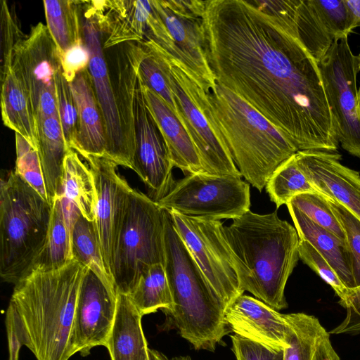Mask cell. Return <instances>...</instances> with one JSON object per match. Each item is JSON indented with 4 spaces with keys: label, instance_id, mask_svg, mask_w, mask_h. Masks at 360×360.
Here are the masks:
<instances>
[{
    "label": "cell",
    "instance_id": "6da1fadb",
    "mask_svg": "<svg viewBox=\"0 0 360 360\" xmlns=\"http://www.w3.org/2000/svg\"><path fill=\"white\" fill-rule=\"evenodd\" d=\"M298 1L271 13L250 1H207L204 48L217 83L277 127L298 151H337L319 64L299 37Z\"/></svg>",
    "mask_w": 360,
    "mask_h": 360
},
{
    "label": "cell",
    "instance_id": "7a4b0ae2",
    "mask_svg": "<svg viewBox=\"0 0 360 360\" xmlns=\"http://www.w3.org/2000/svg\"><path fill=\"white\" fill-rule=\"evenodd\" d=\"M87 268L72 259L54 271H33L15 285L8 318L37 360H69L77 295Z\"/></svg>",
    "mask_w": 360,
    "mask_h": 360
},
{
    "label": "cell",
    "instance_id": "3957f363",
    "mask_svg": "<svg viewBox=\"0 0 360 360\" xmlns=\"http://www.w3.org/2000/svg\"><path fill=\"white\" fill-rule=\"evenodd\" d=\"M241 290L280 311L288 307L285 288L300 259L296 229L277 211L249 210L222 228Z\"/></svg>",
    "mask_w": 360,
    "mask_h": 360
},
{
    "label": "cell",
    "instance_id": "277c9868",
    "mask_svg": "<svg viewBox=\"0 0 360 360\" xmlns=\"http://www.w3.org/2000/svg\"><path fill=\"white\" fill-rule=\"evenodd\" d=\"M207 103L241 176L262 191L275 170L298 150L260 112L218 83L207 92Z\"/></svg>",
    "mask_w": 360,
    "mask_h": 360
},
{
    "label": "cell",
    "instance_id": "5b68a950",
    "mask_svg": "<svg viewBox=\"0 0 360 360\" xmlns=\"http://www.w3.org/2000/svg\"><path fill=\"white\" fill-rule=\"evenodd\" d=\"M165 262L174 309L169 313L180 335L196 350L214 352L229 332L226 305L210 285L165 210Z\"/></svg>",
    "mask_w": 360,
    "mask_h": 360
},
{
    "label": "cell",
    "instance_id": "8992f818",
    "mask_svg": "<svg viewBox=\"0 0 360 360\" xmlns=\"http://www.w3.org/2000/svg\"><path fill=\"white\" fill-rule=\"evenodd\" d=\"M51 205L15 171L0 184V275L15 285L43 248Z\"/></svg>",
    "mask_w": 360,
    "mask_h": 360
},
{
    "label": "cell",
    "instance_id": "52a82bcc",
    "mask_svg": "<svg viewBox=\"0 0 360 360\" xmlns=\"http://www.w3.org/2000/svg\"><path fill=\"white\" fill-rule=\"evenodd\" d=\"M155 44L169 70L172 89L179 106V120L188 131L205 172L241 177L221 131L210 116L209 90L184 62Z\"/></svg>",
    "mask_w": 360,
    "mask_h": 360
},
{
    "label": "cell",
    "instance_id": "ba28073f",
    "mask_svg": "<svg viewBox=\"0 0 360 360\" xmlns=\"http://www.w3.org/2000/svg\"><path fill=\"white\" fill-rule=\"evenodd\" d=\"M165 210L133 190L114 252L111 275L117 293L129 295L152 265L165 262Z\"/></svg>",
    "mask_w": 360,
    "mask_h": 360
},
{
    "label": "cell",
    "instance_id": "9c48e42d",
    "mask_svg": "<svg viewBox=\"0 0 360 360\" xmlns=\"http://www.w3.org/2000/svg\"><path fill=\"white\" fill-rule=\"evenodd\" d=\"M156 202L164 210L186 216L234 219L250 210V185L232 175L188 174L175 181L167 194Z\"/></svg>",
    "mask_w": 360,
    "mask_h": 360
},
{
    "label": "cell",
    "instance_id": "30bf717a",
    "mask_svg": "<svg viewBox=\"0 0 360 360\" xmlns=\"http://www.w3.org/2000/svg\"><path fill=\"white\" fill-rule=\"evenodd\" d=\"M318 64L338 141L349 154L360 158L359 59L350 49L348 37L335 40Z\"/></svg>",
    "mask_w": 360,
    "mask_h": 360
},
{
    "label": "cell",
    "instance_id": "8fae6325",
    "mask_svg": "<svg viewBox=\"0 0 360 360\" xmlns=\"http://www.w3.org/2000/svg\"><path fill=\"white\" fill-rule=\"evenodd\" d=\"M169 212L175 229L192 257L227 307L243 294V291L233 257L223 234L224 224L219 220Z\"/></svg>",
    "mask_w": 360,
    "mask_h": 360
},
{
    "label": "cell",
    "instance_id": "7c38bea8",
    "mask_svg": "<svg viewBox=\"0 0 360 360\" xmlns=\"http://www.w3.org/2000/svg\"><path fill=\"white\" fill-rule=\"evenodd\" d=\"M13 66L18 69L23 77L37 119L58 115L56 77L62 70L61 58L46 25L38 22L18 44Z\"/></svg>",
    "mask_w": 360,
    "mask_h": 360
},
{
    "label": "cell",
    "instance_id": "4fadbf2b",
    "mask_svg": "<svg viewBox=\"0 0 360 360\" xmlns=\"http://www.w3.org/2000/svg\"><path fill=\"white\" fill-rule=\"evenodd\" d=\"M137 73V72H136ZM135 152L133 169L148 188V197L157 202L172 188L174 165L162 135L152 116L137 79L131 97Z\"/></svg>",
    "mask_w": 360,
    "mask_h": 360
},
{
    "label": "cell",
    "instance_id": "5bb4252c",
    "mask_svg": "<svg viewBox=\"0 0 360 360\" xmlns=\"http://www.w3.org/2000/svg\"><path fill=\"white\" fill-rule=\"evenodd\" d=\"M82 158L94 176L97 195L94 224L106 269L112 278L113 255L134 189L117 172V165L108 158Z\"/></svg>",
    "mask_w": 360,
    "mask_h": 360
},
{
    "label": "cell",
    "instance_id": "9a60e30c",
    "mask_svg": "<svg viewBox=\"0 0 360 360\" xmlns=\"http://www.w3.org/2000/svg\"><path fill=\"white\" fill-rule=\"evenodd\" d=\"M117 292L86 269L79 290L70 345L72 354L87 355L106 346L115 321Z\"/></svg>",
    "mask_w": 360,
    "mask_h": 360
},
{
    "label": "cell",
    "instance_id": "2e32d148",
    "mask_svg": "<svg viewBox=\"0 0 360 360\" xmlns=\"http://www.w3.org/2000/svg\"><path fill=\"white\" fill-rule=\"evenodd\" d=\"M84 42L90 53L89 70L101 110L107 136V158L117 166L133 169L134 156L127 145L115 89L105 60L103 37L94 20L84 13Z\"/></svg>",
    "mask_w": 360,
    "mask_h": 360
},
{
    "label": "cell",
    "instance_id": "e0dca14e",
    "mask_svg": "<svg viewBox=\"0 0 360 360\" xmlns=\"http://www.w3.org/2000/svg\"><path fill=\"white\" fill-rule=\"evenodd\" d=\"M299 167L317 191L349 210L360 219V174L341 164L337 151L300 150Z\"/></svg>",
    "mask_w": 360,
    "mask_h": 360
},
{
    "label": "cell",
    "instance_id": "ac0fdd59",
    "mask_svg": "<svg viewBox=\"0 0 360 360\" xmlns=\"http://www.w3.org/2000/svg\"><path fill=\"white\" fill-rule=\"evenodd\" d=\"M296 25L301 41L318 63L335 40L352 31L345 0H299Z\"/></svg>",
    "mask_w": 360,
    "mask_h": 360
},
{
    "label": "cell",
    "instance_id": "d6986e66",
    "mask_svg": "<svg viewBox=\"0 0 360 360\" xmlns=\"http://www.w3.org/2000/svg\"><path fill=\"white\" fill-rule=\"evenodd\" d=\"M82 8L96 25L106 49L143 41L153 6L151 0H94L82 1Z\"/></svg>",
    "mask_w": 360,
    "mask_h": 360
},
{
    "label": "cell",
    "instance_id": "ffe728a7",
    "mask_svg": "<svg viewBox=\"0 0 360 360\" xmlns=\"http://www.w3.org/2000/svg\"><path fill=\"white\" fill-rule=\"evenodd\" d=\"M224 319L229 328L240 337L274 349L289 345L284 314L256 297L238 296L226 307Z\"/></svg>",
    "mask_w": 360,
    "mask_h": 360
},
{
    "label": "cell",
    "instance_id": "44dd1931",
    "mask_svg": "<svg viewBox=\"0 0 360 360\" xmlns=\"http://www.w3.org/2000/svg\"><path fill=\"white\" fill-rule=\"evenodd\" d=\"M151 2L172 37L179 59L199 77L207 90L214 88L217 82L204 48L202 18L179 13L166 0Z\"/></svg>",
    "mask_w": 360,
    "mask_h": 360
},
{
    "label": "cell",
    "instance_id": "7402d4cb",
    "mask_svg": "<svg viewBox=\"0 0 360 360\" xmlns=\"http://www.w3.org/2000/svg\"><path fill=\"white\" fill-rule=\"evenodd\" d=\"M77 111V128L72 149L82 157H107V136L89 68L70 83Z\"/></svg>",
    "mask_w": 360,
    "mask_h": 360
},
{
    "label": "cell",
    "instance_id": "603a6c76",
    "mask_svg": "<svg viewBox=\"0 0 360 360\" xmlns=\"http://www.w3.org/2000/svg\"><path fill=\"white\" fill-rule=\"evenodd\" d=\"M141 84L146 104L162 135L174 167L188 174L205 172L188 131L174 111L160 96Z\"/></svg>",
    "mask_w": 360,
    "mask_h": 360
},
{
    "label": "cell",
    "instance_id": "cb8c5ba5",
    "mask_svg": "<svg viewBox=\"0 0 360 360\" xmlns=\"http://www.w3.org/2000/svg\"><path fill=\"white\" fill-rule=\"evenodd\" d=\"M284 316L289 326V345L284 349V360H341L329 332L316 317L301 312Z\"/></svg>",
    "mask_w": 360,
    "mask_h": 360
},
{
    "label": "cell",
    "instance_id": "d4e9b609",
    "mask_svg": "<svg viewBox=\"0 0 360 360\" xmlns=\"http://www.w3.org/2000/svg\"><path fill=\"white\" fill-rule=\"evenodd\" d=\"M142 316L127 295L117 293L116 316L105 346L111 360H150Z\"/></svg>",
    "mask_w": 360,
    "mask_h": 360
},
{
    "label": "cell",
    "instance_id": "484cf974",
    "mask_svg": "<svg viewBox=\"0 0 360 360\" xmlns=\"http://www.w3.org/2000/svg\"><path fill=\"white\" fill-rule=\"evenodd\" d=\"M1 108L5 126L38 148V125L32 98L17 68L1 82Z\"/></svg>",
    "mask_w": 360,
    "mask_h": 360
},
{
    "label": "cell",
    "instance_id": "4316f807",
    "mask_svg": "<svg viewBox=\"0 0 360 360\" xmlns=\"http://www.w3.org/2000/svg\"><path fill=\"white\" fill-rule=\"evenodd\" d=\"M286 205L300 239L309 242L329 262L347 288L354 289L352 259L348 245L292 205Z\"/></svg>",
    "mask_w": 360,
    "mask_h": 360
},
{
    "label": "cell",
    "instance_id": "83f0119b",
    "mask_svg": "<svg viewBox=\"0 0 360 360\" xmlns=\"http://www.w3.org/2000/svg\"><path fill=\"white\" fill-rule=\"evenodd\" d=\"M38 150L49 202L61 189L65 158L70 149L64 139L58 115L37 119Z\"/></svg>",
    "mask_w": 360,
    "mask_h": 360
},
{
    "label": "cell",
    "instance_id": "f1b7e54d",
    "mask_svg": "<svg viewBox=\"0 0 360 360\" xmlns=\"http://www.w3.org/2000/svg\"><path fill=\"white\" fill-rule=\"evenodd\" d=\"M58 197L61 201L78 209L88 221H94L97 195L94 176L88 165L72 148L65 158Z\"/></svg>",
    "mask_w": 360,
    "mask_h": 360
},
{
    "label": "cell",
    "instance_id": "f546056e",
    "mask_svg": "<svg viewBox=\"0 0 360 360\" xmlns=\"http://www.w3.org/2000/svg\"><path fill=\"white\" fill-rule=\"evenodd\" d=\"M72 260V237L63 217L60 200L57 196L51 206L49 230L44 245L34 259L29 274L59 269Z\"/></svg>",
    "mask_w": 360,
    "mask_h": 360
},
{
    "label": "cell",
    "instance_id": "4dcf8cb0",
    "mask_svg": "<svg viewBox=\"0 0 360 360\" xmlns=\"http://www.w3.org/2000/svg\"><path fill=\"white\" fill-rule=\"evenodd\" d=\"M43 4L46 26L60 55L84 41L79 21L82 1L46 0Z\"/></svg>",
    "mask_w": 360,
    "mask_h": 360
},
{
    "label": "cell",
    "instance_id": "1f68e13d",
    "mask_svg": "<svg viewBox=\"0 0 360 360\" xmlns=\"http://www.w3.org/2000/svg\"><path fill=\"white\" fill-rule=\"evenodd\" d=\"M127 295L142 316L160 309L169 314L174 309L168 279L161 263L150 266Z\"/></svg>",
    "mask_w": 360,
    "mask_h": 360
},
{
    "label": "cell",
    "instance_id": "d6a6232c",
    "mask_svg": "<svg viewBox=\"0 0 360 360\" xmlns=\"http://www.w3.org/2000/svg\"><path fill=\"white\" fill-rule=\"evenodd\" d=\"M72 259L93 271L105 285L116 290L105 267L94 222L82 214L72 232Z\"/></svg>",
    "mask_w": 360,
    "mask_h": 360
},
{
    "label": "cell",
    "instance_id": "836d02e7",
    "mask_svg": "<svg viewBox=\"0 0 360 360\" xmlns=\"http://www.w3.org/2000/svg\"><path fill=\"white\" fill-rule=\"evenodd\" d=\"M265 188L276 207L286 205L297 195L319 193L299 167L295 154L275 170Z\"/></svg>",
    "mask_w": 360,
    "mask_h": 360
},
{
    "label": "cell",
    "instance_id": "e575fe53",
    "mask_svg": "<svg viewBox=\"0 0 360 360\" xmlns=\"http://www.w3.org/2000/svg\"><path fill=\"white\" fill-rule=\"evenodd\" d=\"M288 203L347 245L345 231L333 212L328 198L323 194L317 192L299 194L294 196Z\"/></svg>",
    "mask_w": 360,
    "mask_h": 360
},
{
    "label": "cell",
    "instance_id": "d590c367",
    "mask_svg": "<svg viewBox=\"0 0 360 360\" xmlns=\"http://www.w3.org/2000/svg\"><path fill=\"white\" fill-rule=\"evenodd\" d=\"M16 160L15 172L49 202L38 148L15 133Z\"/></svg>",
    "mask_w": 360,
    "mask_h": 360
},
{
    "label": "cell",
    "instance_id": "8d00e7d4",
    "mask_svg": "<svg viewBox=\"0 0 360 360\" xmlns=\"http://www.w3.org/2000/svg\"><path fill=\"white\" fill-rule=\"evenodd\" d=\"M0 22V80L1 82L11 71L14 50L25 35L20 29L15 13L11 11L5 1H1Z\"/></svg>",
    "mask_w": 360,
    "mask_h": 360
},
{
    "label": "cell",
    "instance_id": "74e56055",
    "mask_svg": "<svg viewBox=\"0 0 360 360\" xmlns=\"http://www.w3.org/2000/svg\"><path fill=\"white\" fill-rule=\"evenodd\" d=\"M56 91L58 113L64 139L68 147L72 149L77 128V111L70 88L60 70L56 77Z\"/></svg>",
    "mask_w": 360,
    "mask_h": 360
},
{
    "label": "cell",
    "instance_id": "f35d334b",
    "mask_svg": "<svg viewBox=\"0 0 360 360\" xmlns=\"http://www.w3.org/2000/svg\"><path fill=\"white\" fill-rule=\"evenodd\" d=\"M300 259L328 284L339 297L342 305L347 300L349 289L341 281L329 262L307 241L300 239Z\"/></svg>",
    "mask_w": 360,
    "mask_h": 360
},
{
    "label": "cell",
    "instance_id": "ab89813d",
    "mask_svg": "<svg viewBox=\"0 0 360 360\" xmlns=\"http://www.w3.org/2000/svg\"><path fill=\"white\" fill-rule=\"evenodd\" d=\"M333 212L339 220L346 236L352 259V275L355 288L360 287V219L339 202L328 198Z\"/></svg>",
    "mask_w": 360,
    "mask_h": 360
},
{
    "label": "cell",
    "instance_id": "60d3db41",
    "mask_svg": "<svg viewBox=\"0 0 360 360\" xmlns=\"http://www.w3.org/2000/svg\"><path fill=\"white\" fill-rule=\"evenodd\" d=\"M231 338L236 360H284V349L271 348L236 334Z\"/></svg>",
    "mask_w": 360,
    "mask_h": 360
},
{
    "label": "cell",
    "instance_id": "b9f144b4",
    "mask_svg": "<svg viewBox=\"0 0 360 360\" xmlns=\"http://www.w3.org/2000/svg\"><path fill=\"white\" fill-rule=\"evenodd\" d=\"M63 75L70 83L77 75L87 69L90 53L84 42L77 44L60 55Z\"/></svg>",
    "mask_w": 360,
    "mask_h": 360
},
{
    "label": "cell",
    "instance_id": "7bdbcfd3",
    "mask_svg": "<svg viewBox=\"0 0 360 360\" xmlns=\"http://www.w3.org/2000/svg\"><path fill=\"white\" fill-rule=\"evenodd\" d=\"M345 308V318L329 333L352 335L360 333V300L349 302Z\"/></svg>",
    "mask_w": 360,
    "mask_h": 360
},
{
    "label": "cell",
    "instance_id": "ee69618b",
    "mask_svg": "<svg viewBox=\"0 0 360 360\" xmlns=\"http://www.w3.org/2000/svg\"><path fill=\"white\" fill-rule=\"evenodd\" d=\"M351 21L352 30L360 27V0H345Z\"/></svg>",
    "mask_w": 360,
    "mask_h": 360
},
{
    "label": "cell",
    "instance_id": "f6af8a7d",
    "mask_svg": "<svg viewBox=\"0 0 360 360\" xmlns=\"http://www.w3.org/2000/svg\"><path fill=\"white\" fill-rule=\"evenodd\" d=\"M360 300V287L354 289H349V295L346 301L341 305L344 308L350 302Z\"/></svg>",
    "mask_w": 360,
    "mask_h": 360
},
{
    "label": "cell",
    "instance_id": "bcb514c9",
    "mask_svg": "<svg viewBox=\"0 0 360 360\" xmlns=\"http://www.w3.org/2000/svg\"><path fill=\"white\" fill-rule=\"evenodd\" d=\"M150 360H170L164 354L155 349H149Z\"/></svg>",
    "mask_w": 360,
    "mask_h": 360
},
{
    "label": "cell",
    "instance_id": "7dc6e473",
    "mask_svg": "<svg viewBox=\"0 0 360 360\" xmlns=\"http://www.w3.org/2000/svg\"><path fill=\"white\" fill-rule=\"evenodd\" d=\"M170 360H191V359L189 356H179L174 357Z\"/></svg>",
    "mask_w": 360,
    "mask_h": 360
},
{
    "label": "cell",
    "instance_id": "c3c4849f",
    "mask_svg": "<svg viewBox=\"0 0 360 360\" xmlns=\"http://www.w3.org/2000/svg\"><path fill=\"white\" fill-rule=\"evenodd\" d=\"M357 95H358V104H359V112H360V87H359V89H358Z\"/></svg>",
    "mask_w": 360,
    "mask_h": 360
},
{
    "label": "cell",
    "instance_id": "681fc988",
    "mask_svg": "<svg viewBox=\"0 0 360 360\" xmlns=\"http://www.w3.org/2000/svg\"><path fill=\"white\" fill-rule=\"evenodd\" d=\"M358 59H359V71H360V54L358 56Z\"/></svg>",
    "mask_w": 360,
    "mask_h": 360
}]
</instances>
